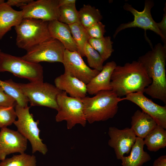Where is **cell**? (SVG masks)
Segmentation results:
<instances>
[{
    "label": "cell",
    "mask_w": 166,
    "mask_h": 166,
    "mask_svg": "<svg viewBox=\"0 0 166 166\" xmlns=\"http://www.w3.org/2000/svg\"><path fill=\"white\" fill-rule=\"evenodd\" d=\"M138 61L144 68L152 80L144 93L166 104V44L159 43L152 49L140 57Z\"/></svg>",
    "instance_id": "1"
},
{
    "label": "cell",
    "mask_w": 166,
    "mask_h": 166,
    "mask_svg": "<svg viewBox=\"0 0 166 166\" xmlns=\"http://www.w3.org/2000/svg\"><path fill=\"white\" fill-rule=\"evenodd\" d=\"M144 68L138 61L117 65L112 73L110 85L119 97L132 93L142 92L152 83Z\"/></svg>",
    "instance_id": "2"
},
{
    "label": "cell",
    "mask_w": 166,
    "mask_h": 166,
    "mask_svg": "<svg viewBox=\"0 0 166 166\" xmlns=\"http://www.w3.org/2000/svg\"><path fill=\"white\" fill-rule=\"evenodd\" d=\"M87 121L89 124L113 118L118 111V103L124 100L112 90L101 91L92 97L81 98Z\"/></svg>",
    "instance_id": "3"
},
{
    "label": "cell",
    "mask_w": 166,
    "mask_h": 166,
    "mask_svg": "<svg viewBox=\"0 0 166 166\" xmlns=\"http://www.w3.org/2000/svg\"><path fill=\"white\" fill-rule=\"evenodd\" d=\"M48 22L32 18H23L14 27L16 45L26 51L51 38Z\"/></svg>",
    "instance_id": "4"
},
{
    "label": "cell",
    "mask_w": 166,
    "mask_h": 166,
    "mask_svg": "<svg viewBox=\"0 0 166 166\" xmlns=\"http://www.w3.org/2000/svg\"><path fill=\"white\" fill-rule=\"evenodd\" d=\"M30 107L28 106L22 107L16 103L15 109L18 119L13 124L17 131L30 142L33 153L39 152L45 155L48 149L39 136V121H34L33 114L30 113Z\"/></svg>",
    "instance_id": "5"
},
{
    "label": "cell",
    "mask_w": 166,
    "mask_h": 166,
    "mask_svg": "<svg viewBox=\"0 0 166 166\" xmlns=\"http://www.w3.org/2000/svg\"><path fill=\"white\" fill-rule=\"evenodd\" d=\"M9 72L18 77L26 79L30 82H43V68L39 63L25 60L18 57L1 52L0 72Z\"/></svg>",
    "instance_id": "6"
},
{
    "label": "cell",
    "mask_w": 166,
    "mask_h": 166,
    "mask_svg": "<svg viewBox=\"0 0 166 166\" xmlns=\"http://www.w3.org/2000/svg\"><path fill=\"white\" fill-rule=\"evenodd\" d=\"M18 85L31 106H45L57 110V97L62 91L55 85L44 82L18 83Z\"/></svg>",
    "instance_id": "7"
},
{
    "label": "cell",
    "mask_w": 166,
    "mask_h": 166,
    "mask_svg": "<svg viewBox=\"0 0 166 166\" xmlns=\"http://www.w3.org/2000/svg\"><path fill=\"white\" fill-rule=\"evenodd\" d=\"M57 113L55 117L57 122L65 121L67 128L70 129L79 124L85 127L87 122L81 98L69 97L62 91L57 97Z\"/></svg>",
    "instance_id": "8"
},
{
    "label": "cell",
    "mask_w": 166,
    "mask_h": 166,
    "mask_svg": "<svg viewBox=\"0 0 166 166\" xmlns=\"http://www.w3.org/2000/svg\"><path fill=\"white\" fill-rule=\"evenodd\" d=\"M154 6V3L152 0H146L144 2V10L139 11L134 8L131 5L125 3L123 6V9L132 14L134 16V19L132 21L120 25L113 35L114 38L123 30L130 28L138 27L143 29L145 32L147 30L153 31L160 37L164 44H166V38L158 29L156 22L153 20L151 14V9Z\"/></svg>",
    "instance_id": "9"
},
{
    "label": "cell",
    "mask_w": 166,
    "mask_h": 166,
    "mask_svg": "<svg viewBox=\"0 0 166 166\" xmlns=\"http://www.w3.org/2000/svg\"><path fill=\"white\" fill-rule=\"evenodd\" d=\"M65 49L61 42L51 38L27 51L26 53L21 57L36 63L42 61L62 63Z\"/></svg>",
    "instance_id": "10"
},
{
    "label": "cell",
    "mask_w": 166,
    "mask_h": 166,
    "mask_svg": "<svg viewBox=\"0 0 166 166\" xmlns=\"http://www.w3.org/2000/svg\"><path fill=\"white\" fill-rule=\"evenodd\" d=\"M77 51H71L65 49L63 64L64 73L75 77L88 84L100 71L92 69L84 62Z\"/></svg>",
    "instance_id": "11"
},
{
    "label": "cell",
    "mask_w": 166,
    "mask_h": 166,
    "mask_svg": "<svg viewBox=\"0 0 166 166\" xmlns=\"http://www.w3.org/2000/svg\"><path fill=\"white\" fill-rule=\"evenodd\" d=\"M23 18H32L48 22L58 20L59 15L58 0H33L20 8Z\"/></svg>",
    "instance_id": "12"
},
{
    "label": "cell",
    "mask_w": 166,
    "mask_h": 166,
    "mask_svg": "<svg viewBox=\"0 0 166 166\" xmlns=\"http://www.w3.org/2000/svg\"><path fill=\"white\" fill-rule=\"evenodd\" d=\"M108 133L110 137L108 145L114 149L117 159L121 160L124 154H128L131 151L137 137L129 128L119 129L111 127Z\"/></svg>",
    "instance_id": "13"
},
{
    "label": "cell",
    "mask_w": 166,
    "mask_h": 166,
    "mask_svg": "<svg viewBox=\"0 0 166 166\" xmlns=\"http://www.w3.org/2000/svg\"><path fill=\"white\" fill-rule=\"evenodd\" d=\"M27 140L18 131L7 128L0 131V160L6 158L10 154L25 153L27 145Z\"/></svg>",
    "instance_id": "14"
},
{
    "label": "cell",
    "mask_w": 166,
    "mask_h": 166,
    "mask_svg": "<svg viewBox=\"0 0 166 166\" xmlns=\"http://www.w3.org/2000/svg\"><path fill=\"white\" fill-rule=\"evenodd\" d=\"M144 93H130L124 97L139 106L142 111L147 113L155 121L157 124L166 128V105H160L146 97Z\"/></svg>",
    "instance_id": "15"
},
{
    "label": "cell",
    "mask_w": 166,
    "mask_h": 166,
    "mask_svg": "<svg viewBox=\"0 0 166 166\" xmlns=\"http://www.w3.org/2000/svg\"><path fill=\"white\" fill-rule=\"evenodd\" d=\"M114 61L108 62L102 70L86 85L87 93L91 95L104 90H112L110 85L112 73L117 66Z\"/></svg>",
    "instance_id": "16"
},
{
    "label": "cell",
    "mask_w": 166,
    "mask_h": 166,
    "mask_svg": "<svg viewBox=\"0 0 166 166\" xmlns=\"http://www.w3.org/2000/svg\"><path fill=\"white\" fill-rule=\"evenodd\" d=\"M55 86L71 97L82 98L86 97V85L77 79L64 73L56 78Z\"/></svg>",
    "instance_id": "17"
},
{
    "label": "cell",
    "mask_w": 166,
    "mask_h": 166,
    "mask_svg": "<svg viewBox=\"0 0 166 166\" xmlns=\"http://www.w3.org/2000/svg\"><path fill=\"white\" fill-rule=\"evenodd\" d=\"M48 29L50 37L61 42L65 49L77 51V45L68 25L57 20H53L48 22Z\"/></svg>",
    "instance_id": "18"
},
{
    "label": "cell",
    "mask_w": 166,
    "mask_h": 166,
    "mask_svg": "<svg viewBox=\"0 0 166 166\" xmlns=\"http://www.w3.org/2000/svg\"><path fill=\"white\" fill-rule=\"evenodd\" d=\"M23 19L22 11L14 10L6 2L0 4V40Z\"/></svg>",
    "instance_id": "19"
},
{
    "label": "cell",
    "mask_w": 166,
    "mask_h": 166,
    "mask_svg": "<svg viewBox=\"0 0 166 166\" xmlns=\"http://www.w3.org/2000/svg\"><path fill=\"white\" fill-rule=\"evenodd\" d=\"M131 128L137 137L144 139L157 125L151 116L137 110L131 117Z\"/></svg>",
    "instance_id": "20"
},
{
    "label": "cell",
    "mask_w": 166,
    "mask_h": 166,
    "mask_svg": "<svg viewBox=\"0 0 166 166\" xmlns=\"http://www.w3.org/2000/svg\"><path fill=\"white\" fill-rule=\"evenodd\" d=\"M144 139L137 137L132 147L130 155L124 156L121 159L122 166H142L144 164L150 161V155L144 151Z\"/></svg>",
    "instance_id": "21"
},
{
    "label": "cell",
    "mask_w": 166,
    "mask_h": 166,
    "mask_svg": "<svg viewBox=\"0 0 166 166\" xmlns=\"http://www.w3.org/2000/svg\"><path fill=\"white\" fill-rule=\"evenodd\" d=\"M144 140V145L150 151L156 152L166 146V131L157 125L150 132Z\"/></svg>",
    "instance_id": "22"
},
{
    "label": "cell",
    "mask_w": 166,
    "mask_h": 166,
    "mask_svg": "<svg viewBox=\"0 0 166 166\" xmlns=\"http://www.w3.org/2000/svg\"><path fill=\"white\" fill-rule=\"evenodd\" d=\"M80 23L86 29L102 19L100 11L94 6L84 4L78 11Z\"/></svg>",
    "instance_id": "23"
},
{
    "label": "cell",
    "mask_w": 166,
    "mask_h": 166,
    "mask_svg": "<svg viewBox=\"0 0 166 166\" xmlns=\"http://www.w3.org/2000/svg\"><path fill=\"white\" fill-rule=\"evenodd\" d=\"M0 86L7 94L14 98L16 104L22 107L28 106L29 101L18 85L11 79L0 80Z\"/></svg>",
    "instance_id": "24"
},
{
    "label": "cell",
    "mask_w": 166,
    "mask_h": 166,
    "mask_svg": "<svg viewBox=\"0 0 166 166\" xmlns=\"http://www.w3.org/2000/svg\"><path fill=\"white\" fill-rule=\"evenodd\" d=\"M88 42L98 52L104 61L111 56L114 51L113 49V42L109 36L99 38H90Z\"/></svg>",
    "instance_id": "25"
},
{
    "label": "cell",
    "mask_w": 166,
    "mask_h": 166,
    "mask_svg": "<svg viewBox=\"0 0 166 166\" xmlns=\"http://www.w3.org/2000/svg\"><path fill=\"white\" fill-rule=\"evenodd\" d=\"M68 26L73 37L77 45L78 52L81 57H84V48L90 38L86 29L80 23Z\"/></svg>",
    "instance_id": "26"
},
{
    "label": "cell",
    "mask_w": 166,
    "mask_h": 166,
    "mask_svg": "<svg viewBox=\"0 0 166 166\" xmlns=\"http://www.w3.org/2000/svg\"><path fill=\"white\" fill-rule=\"evenodd\" d=\"M36 156L25 153L14 155L0 162V166H36Z\"/></svg>",
    "instance_id": "27"
},
{
    "label": "cell",
    "mask_w": 166,
    "mask_h": 166,
    "mask_svg": "<svg viewBox=\"0 0 166 166\" xmlns=\"http://www.w3.org/2000/svg\"><path fill=\"white\" fill-rule=\"evenodd\" d=\"M57 20L68 25L80 23L76 4L59 7V15Z\"/></svg>",
    "instance_id": "28"
},
{
    "label": "cell",
    "mask_w": 166,
    "mask_h": 166,
    "mask_svg": "<svg viewBox=\"0 0 166 166\" xmlns=\"http://www.w3.org/2000/svg\"><path fill=\"white\" fill-rule=\"evenodd\" d=\"M84 57H87L89 66L93 69L101 71L104 61L99 53L88 42L84 49Z\"/></svg>",
    "instance_id": "29"
},
{
    "label": "cell",
    "mask_w": 166,
    "mask_h": 166,
    "mask_svg": "<svg viewBox=\"0 0 166 166\" xmlns=\"http://www.w3.org/2000/svg\"><path fill=\"white\" fill-rule=\"evenodd\" d=\"M14 107L0 106V128H7L16 120L17 117Z\"/></svg>",
    "instance_id": "30"
},
{
    "label": "cell",
    "mask_w": 166,
    "mask_h": 166,
    "mask_svg": "<svg viewBox=\"0 0 166 166\" xmlns=\"http://www.w3.org/2000/svg\"><path fill=\"white\" fill-rule=\"evenodd\" d=\"M105 26L101 21L86 29L90 38H99L104 37L106 32Z\"/></svg>",
    "instance_id": "31"
},
{
    "label": "cell",
    "mask_w": 166,
    "mask_h": 166,
    "mask_svg": "<svg viewBox=\"0 0 166 166\" xmlns=\"http://www.w3.org/2000/svg\"><path fill=\"white\" fill-rule=\"evenodd\" d=\"M15 102V100L6 93L0 86V106L14 107Z\"/></svg>",
    "instance_id": "32"
},
{
    "label": "cell",
    "mask_w": 166,
    "mask_h": 166,
    "mask_svg": "<svg viewBox=\"0 0 166 166\" xmlns=\"http://www.w3.org/2000/svg\"><path fill=\"white\" fill-rule=\"evenodd\" d=\"M164 10V13L163 15L162 19L159 22L156 23L159 30L162 34L166 38V4H165Z\"/></svg>",
    "instance_id": "33"
},
{
    "label": "cell",
    "mask_w": 166,
    "mask_h": 166,
    "mask_svg": "<svg viewBox=\"0 0 166 166\" xmlns=\"http://www.w3.org/2000/svg\"><path fill=\"white\" fill-rule=\"evenodd\" d=\"M33 0H8L6 3L9 6L19 7L20 8L26 5Z\"/></svg>",
    "instance_id": "34"
},
{
    "label": "cell",
    "mask_w": 166,
    "mask_h": 166,
    "mask_svg": "<svg viewBox=\"0 0 166 166\" xmlns=\"http://www.w3.org/2000/svg\"><path fill=\"white\" fill-rule=\"evenodd\" d=\"M152 166H166V155L161 156L155 160Z\"/></svg>",
    "instance_id": "35"
},
{
    "label": "cell",
    "mask_w": 166,
    "mask_h": 166,
    "mask_svg": "<svg viewBox=\"0 0 166 166\" xmlns=\"http://www.w3.org/2000/svg\"><path fill=\"white\" fill-rule=\"evenodd\" d=\"M75 0H58L59 7L76 4Z\"/></svg>",
    "instance_id": "36"
},
{
    "label": "cell",
    "mask_w": 166,
    "mask_h": 166,
    "mask_svg": "<svg viewBox=\"0 0 166 166\" xmlns=\"http://www.w3.org/2000/svg\"><path fill=\"white\" fill-rule=\"evenodd\" d=\"M5 2V0H0V4H1L2 3H3V2Z\"/></svg>",
    "instance_id": "37"
},
{
    "label": "cell",
    "mask_w": 166,
    "mask_h": 166,
    "mask_svg": "<svg viewBox=\"0 0 166 166\" xmlns=\"http://www.w3.org/2000/svg\"><path fill=\"white\" fill-rule=\"evenodd\" d=\"M1 52H2L1 50L0 49V55H1Z\"/></svg>",
    "instance_id": "38"
}]
</instances>
